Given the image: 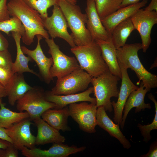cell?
Masks as SVG:
<instances>
[{
	"label": "cell",
	"instance_id": "25",
	"mask_svg": "<svg viewBox=\"0 0 157 157\" xmlns=\"http://www.w3.org/2000/svg\"><path fill=\"white\" fill-rule=\"evenodd\" d=\"M135 28L130 18L117 25L111 34V40L117 49L124 46Z\"/></svg>",
	"mask_w": 157,
	"mask_h": 157
},
{
	"label": "cell",
	"instance_id": "31",
	"mask_svg": "<svg viewBox=\"0 0 157 157\" xmlns=\"http://www.w3.org/2000/svg\"><path fill=\"white\" fill-rule=\"evenodd\" d=\"M0 31L8 35L10 32H17L20 33L22 36L25 33V29L20 20L17 17L13 16L8 19L0 22Z\"/></svg>",
	"mask_w": 157,
	"mask_h": 157
},
{
	"label": "cell",
	"instance_id": "28",
	"mask_svg": "<svg viewBox=\"0 0 157 157\" xmlns=\"http://www.w3.org/2000/svg\"><path fill=\"white\" fill-rule=\"evenodd\" d=\"M97 13L101 19L118 9L123 0H94Z\"/></svg>",
	"mask_w": 157,
	"mask_h": 157
},
{
	"label": "cell",
	"instance_id": "9",
	"mask_svg": "<svg viewBox=\"0 0 157 157\" xmlns=\"http://www.w3.org/2000/svg\"><path fill=\"white\" fill-rule=\"evenodd\" d=\"M97 108L96 104H89L86 101L68 106L69 116L78 124L81 130L89 133L96 132Z\"/></svg>",
	"mask_w": 157,
	"mask_h": 157
},
{
	"label": "cell",
	"instance_id": "30",
	"mask_svg": "<svg viewBox=\"0 0 157 157\" xmlns=\"http://www.w3.org/2000/svg\"><path fill=\"white\" fill-rule=\"evenodd\" d=\"M149 99L153 101L155 107V114L154 118L152 122L147 125H142L138 124L137 127L141 132L142 135L143 137V140L147 143L151 138L150 135L151 131L157 129V102L154 96L151 93L148 94Z\"/></svg>",
	"mask_w": 157,
	"mask_h": 157
},
{
	"label": "cell",
	"instance_id": "2",
	"mask_svg": "<svg viewBox=\"0 0 157 157\" xmlns=\"http://www.w3.org/2000/svg\"><path fill=\"white\" fill-rule=\"evenodd\" d=\"M142 49L141 43L126 44L116 49V55L119 65L135 72L139 79L136 84L139 85L142 81L144 87L149 91L157 87V76L148 71L141 63L138 52Z\"/></svg>",
	"mask_w": 157,
	"mask_h": 157
},
{
	"label": "cell",
	"instance_id": "43",
	"mask_svg": "<svg viewBox=\"0 0 157 157\" xmlns=\"http://www.w3.org/2000/svg\"><path fill=\"white\" fill-rule=\"evenodd\" d=\"M65 0L66 1L72 4H76L77 2V1L76 0Z\"/></svg>",
	"mask_w": 157,
	"mask_h": 157
},
{
	"label": "cell",
	"instance_id": "26",
	"mask_svg": "<svg viewBox=\"0 0 157 157\" xmlns=\"http://www.w3.org/2000/svg\"><path fill=\"white\" fill-rule=\"evenodd\" d=\"M32 88L26 82L23 74L14 73L13 84L7 95L9 104L14 106L17 100Z\"/></svg>",
	"mask_w": 157,
	"mask_h": 157
},
{
	"label": "cell",
	"instance_id": "16",
	"mask_svg": "<svg viewBox=\"0 0 157 157\" xmlns=\"http://www.w3.org/2000/svg\"><path fill=\"white\" fill-rule=\"evenodd\" d=\"M37 44L35 48L30 50L24 46H21L22 52L34 61L38 68L42 78L47 83H49L53 78L50 74V69L53 64L52 57L47 58L44 54L40 44V41L42 39L40 35L36 36Z\"/></svg>",
	"mask_w": 157,
	"mask_h": 157
},
{
	"label": "cell",
	"instance_id": "37",
	"mask_svg": "<svg viewBox=\"0 0 157 157\" xmlns=\"http://www.w3.org/2000/svg\"><path fill=\"white\" fill-rule=\"evenodd\" d=\"M8 41L0 31V51L8 50Z\"/></svg>",
	"mask_w": 157,
	"mask_h": 157
},
{
	"label": "cell",
	"instance_id": "29",
	"mask_svg": "<svg viewBox=\"0 0 157 157\" xmlns=\"http://www.w3.org/2000/svg\"><path fill=\"white\" fill-rule=\"evenodd\" d=\"M28 6L38 11L42 18L44 19L48 17V9L55 4L58 0H23Z\"/></svg>",
	"mask_w": 157,
	"mask_h": 157
},
{
	"label": "cell",
	"instance_id": "24",
	"mask_svg": "<svg viewBox=\"0 0 157 157\" xmlns=\"http://www.w3.org/2000/svg\"><path fill=\"white\" fill-rule=\"evenodd\" d=\"M11 32L15 41L17 49L16 58L13 65V72L14 74H23L24 72H28L39 76L38 74L30 69L28 66V63L31 60V58L29 56H26L22 51L20 45V40L22 35L17 32Z\"/></svg>",
	"mask_w": 157,
	"mask_h": 157
},
{
	"label": "cell",
	"instance_id": "6",
	"mask_svg": "<svg viewBox=\"0 0 157 157\" xmlns=\"http://www.w3.org/2000/svg\"><path fill=\"white\" fill-rule=\"evenodd\" d=\"M16 102L17 110L20 112L26 111L31 121L41 117L45 111L56 106L55 104L47 100L44 90L34 87Z\"/></svg>",
	"mask_w": 157,
	"mask_h": 157
},
{
	"label": "cell",
	"instance_id": "35",
	"mask_svg": "<svg viewBox=\"0 0 157 157\" xmlns=\"http://www.w3.org/2000/svg\"><path fill=\"white\" fill-rule=\"evenodd\" d=\"M7 3V0H0V22L10 18Z\"/></svg>",
	"mask_w": 157,
	"mask_h": 157
},
{
	"label": "cell",
	"instance_id": "17",
	"mask_svg": "<svg viewBox=\"0 0 157 157\" xmlns=\"http://www.w3.org/2000/svg\"><path fill=\"white\" fill-rule=\"evenodd\" d=\"M93 93V88L91 87L80 93L67 95H56L50 91L45 92V96L48 101L54 103L56 105L55 109H60L69 105L82 101H88L96 104L95 98L90 96Z\"/></svg>",
	"mask_w": 157,
	"mask_h": 157
},
{
	"label": "cell",
	"instance_id": "3",
	"mask_svg": "<svg viewBox=\"0 0 157 157\" xmlns=\"http://www.w3.org/2000/svg\"><path fill=\"white\" fill-rule=\"evenodd\" d=\"M58 5L66 19L76 45L83 46L93 40L85 26L87 15L82 13L79 6L65 0H58Z\"/></svg>",
	"mask_w": 157,
	"mask_h": 157
},
{
	"label": "cell",
	"instance_id": "27",
	"mask_svg": "<svg viewBox=\"0 0 157 157\" xmlns=\"http://www.w3.org/2000/svg\"><path fill=\"white\" fill-rule=\"evenodd\" d=\"M5 104L0 101V126L8 128L25 119L29 118L26 112H17L5 107Z\"/></svg>",
	"mask_w": 157,
	"mask_h": 157
},
{
	"label": "cell",
	"instance_id": "5",
	"mask_svg": "<svg viewBox=\"0 0 157 157\" xmlns=\"http://www.w3.org/2000/svg\"><path fill=\"white\" fill-rule=\"evenodd\" d=\"M120 79L109 71L97 77L92 78L91 83L93 85L97 108L102 107L106 111H113L110 98L118 97L119 90L117 84Z\"/></svg>",
	"mask_w": 157,
	"mask_h": 157
},
{
	"label": "cell",
	"instance_id": "22",
	"mask_svg": "<svg viewBox=\"0 0 157 157\" xmlns=\"http://www.w3.org/2000/svg\"><path fill=\"white\" fill-rule=\"evenodd\" d=\"M69 116L67 106L60 109H49L44 112L41 117L54 128L58 131L65 132L71 130L68 124V118Z\"/></svg>",
	"mask_w": 157,
	"mask_h": 157
},
{
	"label": "cell",
	"instance_id": "12",
	"mask_svg": "<svg viewBox=\"0 0 157 157\" xmlns=\"http://www.w3.org/2000/svg\"><path fill=\"white\" fill-rule=\"evenodd\" d=\"M31 121L29 118L26 119L5 129L13 144L18 150H21L24 147L29 149L35 147V137L31 131Z\"/></svg>",
	"mask_w": 157,
	"mask_h": 157
},
{
	"label": "cell",
	"instance_id": "38",
	"mask_svg": "<svg viewBox=\"0 0 157 157\" xmlns=\"http://www.w3.org/2000/svg\"><path fill=\"white\" fill-rule=\"evenodd\" d=\"M0 139L6 140L13 144L11 139L6 132L5 128L1 126H0Z\"/></svg>",
	"mask_w": 157,
	"mask_h": 157
},
{
	"label": "cell",
	"instance_id": "8",
	"mask_svg": "<svg viewBox=\"0 0 157 157\" xmlns=\"http://www.w3.org/2000/svg\"><path fill=\"white\" fill-rule=\"evenodd\" d=\"M45 41L49 48L48 53L53 60V64L50 69V75L53 78H61L80 68L76 58L64 53L53 39L48 38L45 39Z\"/></svg>",
	"mask_w": 157,
	"mask_h": 157
},
{
	"label": "cell",
	"instance_id": "18",
	"mask_svg": "<svg viewBox=\"0 0 157 157\" xmlns=\"http://www.w3.org/2000/svg\"><path fill=\"white\" fill-rule=\"evenodd\" d=\"M148 3L147 0L120 8L105 18L101 19L103 26L110 35L114 27L118 24L130 18L138 10L144 6Z\"/></svg>",
	"mask_w": 157,
	"mask_h": 157
},
{
	"label": "cell",
	"instance_id": "7",
	"mask_svg": "<svg viewBox=\"0 0 157 157\" xmlns=\"http://www.w3.org/2000/svg\"><path fill=\"white\" fill-rule=\"evenodd\" d=\"M92 77L85 71L78 69L61 78H57L56 84L50 91L56 95L78 93L86 90Z\"/></svg>",
	"mask_w": 157,
	"mask_h": 157
},
{
	"label": "cell",
	"instance_id": "14",
	"mask_svg": "<svg viewBox=\"0 0 157 157\" xmlns=\"http://www.w3.org/2000/svg\"><path fill=\"white\" fill-rule=\"evenodd\" d=\"M119 65L122 72L121 84L117 101L115 102L113 101L111 102V104L114 110V121L115 123L119 125L122 122L123 111L127 99L130 93L139 87L135 85L130 79L127 69Z\"/></svg>",
	"mask_w": 157,
	"mask_h": 157
},
{
	"label": "cell",
	"instance_id": "40",
	"mask_svg": "<svg viewBox=\"0 0 157 157\" xmlns=\"http://www.w3.org/2000/svg\"><path fill=\"white\" fill-rule=\"evenodd\" d=\"M141 0H123L119 9L139 2Z\"/></svg>",
	"mask_w": 157,
	"mask_h": 157
},
{
	"label": "cell",
	"instance_id": "20",
	"mask_svg": "<svg viewBox=\"0 0 157 157\" xmlns=\"http://www.w3.org/2000/svg\"><path fill=\"white\" fill-rule=\"evenodd\" d=\"M37 128L35 137V145H44L50 143H63L66 138L60 133L43 120L41 117L33 120Z\"/></svg>",
	"mask_w": 157,
	"mask_h": 157
},
{
	"label": "cell",
	"instance_id": "21",
	"mask_svg": "<svg viewBox=\"0 0 157 157\" xmlns=\"http://www.w3.org/2000/svg\"><path fill=\"white\" fill-rule=\"evenodd\" d=\"M102 107L97 108L96 119L97 125L108 133L111 136L117 139L124 148L131 147L130 142L121 131L118 124L115 123L108 117Z\"/></svg>",
	"mask_w": 157,
	"mask_h": 157
},
{
	"label": "cell",
	"instance_id": "13",
	"mask_svg": "<svg viewBox=\"0 0 157 157\" xmlns=\"http://www.w3.org/2000/svg\"><path fill=\"white\" fill-rule=\"evenodd\" d=\"M86 148L85 146L78 147L74 145L69 146L63 143H53L47 150L24 147L21 152L26 157H67L71 154L83 151Z\"/></svg>",
	"mask_w": 157,
	"mask_h": 157
},
{
	"label": "cell",
	"instance_id": "32",
	"mask_svg": "<svg viewBox=\"0 0 157 157\" xmlns=\"http://www.w3.org/2000/svg\"><path fill=\"white\" fill-rule=\"evenodd\" d=\"M14 74L12 71L0 67V83L6 89L7 94L12 85Z\"/></svg>",
	"mask_w": 157,
	"mask_h": 157
},
{
	"label": "cell",
	"instance_id": "34",
	"mask_svg": "<svg viewBox=\"0 0 157 157\" xmlns=\"http://www.w3.org/2000/svg\"><path fill=\"white\" fill-rule=\"evenodd\" d=\"M18 149L11 143L5 149H0V157H18Z\"/></svg>",
	"mask_w": 157,
	"mask_h": 157
},
{
	"label": "cell",
	"instance_id": "39",
	"mask_svg": "<svg viewBox=\"0 0 157 157\" xmlns=\"http://www.w3.org/2000/svg\"><path fill=\"white\" fill-rule=\"evenodd\" d=\"M144 9L149 11H155L157 12V0H151L149 5Z\"/></svg>",
	"mask_w": 157,
	"mask_h": 157
},
{
	"label": "cell",
	"instance_id": "36",
	"mask_svg": "<svg viewBox=\"0 0 157 157\" xmlns=\"http://www.w3.org/2000/svg\"><path fill=\"white\" fill-rule=\"evenodd\" d=\"M157 156V141L153 142L150 147L148 152L146 154L142 155L140 157H156Z\"/></svg>",
	"mask_w": 157,
	"mask_h": 157
},
{
	"label": "cell",
	"instance_id": "23",
	"mask_svg": "<svg viewBox=\"0 0 157 157\" xmlns=\"http://www.w3.org/2000/svg\"><path fill=\"white\" fill-rule=\"evenodd\" d=\"M100 47L102 58L109 71L113 74L121 79L122 72L118 64L115 48L111 40H95Z\"/></svg>",
	"mask_w": 157,
	"mask_h": 157
},
{
	"label": "cell",
	"instance_id": "42",
	"mask_svg": "<svg viewBox=\"0 0 157 157\" xmlns=\"http://www.w3.org/2000/svg\"><path fill=\"white\" fill-rule=\"evenodd\" d=\"M11 143L6 140L0 139V149H5Z\"/></svg>",
	"mask_w": 157,
	"mask_h": 157
},
{
	"label": "cell",
	"instance_id": "4",
	"mask_svg": "<svg viewBox=\"0 0 157 157\" xmlns=\"http://www.w3.org/2000/svg\"><path fill=\"white\" fill-rule=\"evenodd\" d=\"M70 51L75 56L80 68L92 77L109 71L102 58L101 48L95 40L85 45L71 48Z\"/></svg>",
	"mask_w": 157,
	"mask_h": 157
},
{
	"label": "cell",
	"instance_id": "1",
	"mask_svg": "<svg viewBox=\"0 0 157 157\" xmlns=\"http://www.w3.org/2000/svg\"><path fill=\"white\" fill-rule=\"evenodd\" d=\"M10 16H15L21 21L25 32L22 37L24 43L30 45L35 37L40 35L43 38H49L44 27L43 19L39 13L28 6L23 0H10L7 3Z\"/></svg>",
	"mask_w": 157,
	"mask_h": 157
},
{
	"label": "cell",
	"instance_id": "15",
	"mask_svg": "<svg viewBox=\"0 0 157 157\" xmlns=\"http://www.w3.org/2000/svg\"><path fill=\"white\" fill-rule=\"evenodd\" d=\"M85 9L87 20V28L93 40H111L110 35L102 24L97 11L94 0H87Z\"/></svg>",
	"mask_w": 157,
	"mask_h": 157
},
{
	"label": "cell",
	"instance_id": "10",
	"mask_svg": "<svg viewBox=\"0 0 157 157\" xmlns=\"http://www.w3.org/2000/svg\"><path fill=\"white\" fill-rule=\"evenodd\" d=\"M43 20L44 27L51 38H60L66 41L71 48L76 46L72 35L67 31L66 19L58 5L53 6L51 16Z\"/></svg>",
	"mask_w": 157,
	"mask_h": 157
},
{
	"label": "cell",
	"instance_id": "41",
	"mask_svg": "<svg viewBox=\"0 0 157 157\" xmlns=\"http://www.w3.org/2000/svg\"><path fill=\"white\" fill-rule=\"evenodd\" d=\"M7 92L6 89L0 83V101L3 98L7 96Z\"/></svg>",
	"mask_w": 157,
	"mask_h": 157
},
{
	"label": "cell",
	"instance_id": "11",
	"mask_svg": "<svg viewBox=\"0 0 157 157\" xmlns=\"http://www.w3.org/2000/svg\"><path fill=\"white\" fill-rule=\"evenodd\" d=\"M135 29L138 32L141 40L142 47L146 53L151 43V31L157 24V12L140 9L130 17Z\"/></svg>",
	"mask_w": 157,
	"mask_h": 157
},
{
	"label": "cell",
	"instance_id": "19",
	"mask_svg": "<svg viewBox=\"0 0 157 157\" xmlns=\"http://www.w3.org/2000/svg\"><path fill=\"white\" fill-rule=\"evenodd\" d=\"M140 87L133 91L130 94L125 104L124 108L122 122L120 124L121 128H124L126 120L130 111L135 108V113L144 110L145 108L150 109L151 107L150 104H146L144 97L149 90L146 89L142 81L140 83Z\"/></svg>",
	"mask_w": 157,
	"mask_h": 157
},
{
	"label": "cell",
	"instance_id": "33",
	"mask_svg": "<svg viewBox=\"0 0 157 157\" xmlns=\"http://www.w3.org/2000/svg\"><path fill=\"white\" fill-rule=\"evenodd\" d=\"M13 63L11 55L8 50L0 51V67L12 71Z\"/></svg>",
	"mask_w": 157,
	"mask_h": 157
}]
</instances>
